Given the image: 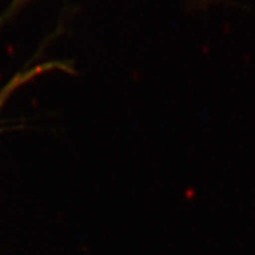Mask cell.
<instances>
[{"label":"cell","mask_w":255,"mask_h":255,"mask_svg":"<svg viewBox=\"0 0 255 255\" xmlns=\"http://www.w3.org/2000/svg\"><path fill=\"white\" fill-rule=\"evenodd\" d=\"M55 70H59V71L64 72H73L71 70V66L65 62L40 63L38 65H34L33 68L18 72L14 77L11 78V81L6 83L4 87L0 89V110L5 107V104L12 97V95L17 90H19L21 87H24L27 83H31L33 79L39 77L40 75L55 71Z\"/></svg>","instance_id":"6da1fadb"},{"label":"cell","mask_w":255,"mask_h":255,"mask_svg":"<svg viewBox=\"0 0 255 255\" xmlns=\"http://www.w3.org/2000/svg\"><path fill=\"white\" fill-rule=\"evenodd\" d=\"M31 1L32 0H12L11 4H9V6H8V8L6 9L5 13L1 15V18H0V24H1L2 21L7 20V19L11 17L12 14H14L15 12H18L19 9L23 7V6H25ZM190 1L195 2V4L199 6H205V5L212 4V2L219 1V0H190Z\"/></svg>","instance_id":"7a4b0ae2"}]
</instances>
